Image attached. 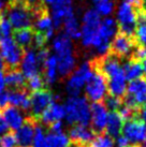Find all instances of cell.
<instances>
[{
  "label": "cell",
  "mask_w": 146,
  "mask_h": 147,
  "mask_svg": "<svg viewBox=\"0 0 146 147\" xmlns=\"http://www.w3.org/2000/svg\"><path fill=\"white\" fill-rule=\"evenodd\" d=\"M122 125L124 121L117 112H110L107 114V121L105 127L106 134L112 139H117L122 134Z\"/></svg>",
  "instance_id": "cell-24"
},
{
  "label": "cell",
  "mask_w": 146,
  "mask_h": 147,
  "mask_svg": "<svg viewBox=\"0 0 146 147\" xmlns=\"http://www.w3.org/2000/svg\"><path fill=\"white\" fill-rule=\"evenodd\" d=\"M68 147H76V146H75V145H73V144H72L71 146H70V145H69V146H68Z\"/></svg>",
  "instance_id": "cell-50"
},
{
  "label": "cell",
  "mask_w": 146,
  "mask_h": 147,
  "mask_svg": "<svg viewBox=\"0 0 146 147\" xmlns=\"http://www.w3.org/2000/svg\"><path fill=\"white\" fill-rule=\"evenodd\" d=\"M44 140H45V133L43 128L40 126H36V130H34V135H33L31 147H43V145H44Z\"/></svg>",
  "instance_id": "cell-34"
},
{
  "label": "cell",
  "mask_w": 146,
  "mask_h": 147,
  "mask_svg": "<svg viewBox=\"0 0 146 147\" xmlns=\"http://www.w3.org/2000/svg\"><path fill=\"white\" fill-rule=\"evenodd\" d=\"M9 104V91L2 90L0 91V110L5 109Z\"/></svg>",
  "instance_id": "cell-38"
},
{
  "label": "cell",
  "mask_w": 146,
  "mask_h": 147,
  "mask_svg": "<svg viewBox=\"0 0 146 147\" xmlns=\"http://www.w3.org/2000/svg\"><path fill=\"white\" fill-rule=\"evenodd\" d=\"M34 21H33V26L36 28V32L43 33L45 38L49 41V39H52L54 36V28L52 17L49 14L47 10L42 4L39 8H36L34 11Z\"/></svg>",
  "instance_id": "cell-12"
},
{
  "label": "cell",
  "mask_w": 146,
  "mask_h": 147,
  "mask_svg": "<svg viewBox=\"0 0 146 147\" xmlns=\"http://www.w3.org/2000/svg\"><path fill=\"white\" fill-rule=\"evenodd\" d=\"M36 127V119L29 117L26 118L25 123L20 129L15 131V139L17 145L20 147H31L34 135V130Z\"/></svg>",
  "instance_id": "cell-15"
},
{
  "label": "cell",
  "mask_w": 146,
  "mask_h": 147,
  "mask_svg": "<svg viewBox=\"0 0 146 147\" xmlns=\"http://www.w3.org/2000/svg\"><path fill=\"white\" fill-rule=\"evenodd\" d=\"M137 45L134 37H128L124 33L117 32L110 44V53L119 59L130 58Z\"/></svg>",
  "instance_id": "cell-8"
},
{
  "label": "cell",
  "mask_w": 146,
  "mask_h": 147,
  "mask_svg": "<svg viewBox=\"0 0 146 147\" xmlns=\"http://www.w3.org/2000/svg\"><path fill=\"white\" fill-rule=\"evenodd\" d=\"M27 85H28V88L32 92L34 91H38V90L43 89V86H44V80L41 76L40 74H36L34 76H31V78H28V82H27Z\"/></svg>",
  "instance_id": "cell-32"
},
{
  "label": "cell",
  "mask_w": 146,
  "mask_h": 147,
  "mask_svg": "<svg viewBox=\"0 0 146 147\" xmlns=\"http://www.w3.org/2000/svg\"><path fill=\"white\" fill-rule=\"evenodd\" d=\"M12 33V27L7 20V17L0 16V40L4 38H10Z\"/></svg>",
  "instance_id": "cell-35"
},
{
  "label": "cell",
  "mask_w": 146,
  "mask_h": 147,
  "mask_svg": "<svg viewBox=\"0 0 146 147\" xmlns=\"http://www.w3.org/2000/svg\"><path fill=\"white\" fill-rule=\"evenodd\" d=\"M116 145H117V147H127L129 145V142L127 141V139L124 135L120 134L116 139Z\"/></svg>",
  "instance_id": "cell-41"
},
{
  "label": "cell",
  "mask_w": 146,
  "mask_h": 147,
  "mask_svg": "<svg viewBox=\"0 0 146 147\" xmlns=\"http://www.w3.org/2000/svg\"><path fill=\"white\" fill-rule=\"evenodd\" d=\"M96 5V11L99 15H103V16H109L112 14V12L114 11V7H115V3L112 0H109V1H100V2H97L95 3Z\"/></svg>",
  "instance_id": "cell-31"
},
{
  "label": "cell",
  "mask_w": 146,
  "mask_h": 147,
  "mask_svg": "<svg viewBox=\"0 0 146 147\" xmlns=\"http://www.w3.org/2000/svg\"><path fill=\"white\" fill-rule=\"evenodd\" d=\"M141 12L146 13V0H141V3H140V9H139Z\"/></svg>",
  "instance_id": "cell-46"
},
{
  "label": "cell",
  "mask_w": 146,
  "mask_h": 147,
  "mask_svg": "<svg viewBox=\"0 0 146 147\" xmlns=\"http://www.w3.org/2000/svg\"><path fill=\"white\" fill-rule=\"evenodd\" d=\"M4 83L11 89H23L25 88L26 78L17 68L8 69L4 72Z\"/></svg>",
  "instance_id": "cell-23"
},
{
  "label": "cell",
  "mask_w": 146,
  "mask_h": 147,
  "mask_svg": "<svg viewBox=\"0 0 146 147\" xmlns=\"http://www.w3.org/2000/svg\"><path fill=\"white\" fill-rule=\"evenodd\" d=\"M43 2H45V3H49V4H52L53 0H43Z\"/></svg>",
  "instance_id": "cell-48"
},
{
  "label": "cell",
  "mask_w": 146,
  "mask_h": 147,
  "mask_svg": "<svg viewBox=\"0 0 146 147\" xmlns=\"http://www.w3.org/2000/svg\"><path fill=\"white\" fill-rule=\"evenodd\" d=\"M101 24V17L97 13L95 9H90L86 11L83 16V25L81 31L82 43L85 47H90L93 45V42L97 36L99 26Z\"/></svg>",
  "instance_id": "cell-5"
},
{
  "label": "cell",
  "mask_w": 146,
  "mask_h": 147,
  "mask_svg": "<svg viewBox=\"0 0 146 147\" xmlns=\"http://www.w3.org/2000/svg\"><path fill=\"white\" fill-rule=\"evenodd\" d=\"M144 142H145V147H146V138H145V140H144Z\"/></svg>",
  "instance_id": "cell-53"
},
{
  "label": "cell",
  "mask_w": 146,
  "mask_h": 147,
  "mask_svg": "<svg viewBox=\"0 0 146 147\" xmlns=\"http://www.w3.org/2000/svg\"><path fill=\"white\" fill-rule=\"evenodd\" d=\"M104 105L107 110H110L111 112H117L119 110V107L122 106V99H118L116 97H113V96H105L104 98Z\"/></svg>",
  "instance_id": "cell-33"
},
{
  "label": "cell",
  "mask_w": 146,
  "mask_h": 147,
  "mask_svg": "<svg viewBox=\"0 0 146 147\" xmlns=\"http://www.w3.org/2000/svg\"><path fill=\"white\" fill-rule=\"evenodd\" d=\"M2 116H3L4 121H5L9 129L14 131L20 129V127L23 126V123H25V120H26L24 113L20 109H16V107L11 105L3 109Z\"/></svg>",
  "instance_id": "cell-17"
},
{
  "label": "cell",
  "mask_w": 146,
  "mask_h": 147,
  "mask_svg": "<svg viewBox=\"0 0 146 147\" xmlns=\"http://www.w3.org/2000/svg\"><path fill=\"white\" fill-rule=\"evenodd\" d=\"M122 133L129 143H132V145H140L146 138V127L138 116L125 121L122 125Z\"/></svg>",
  "instance_id": "cell-9"
},
{
  "label": "cell",
  "mask_w": 146,
  "mask_h": 147,
  "mask_svg": "<svg viewBox=\"0 0 146 147\" xmlns=\"http://www.w3.org/2000/svg\"><path fill=\"white\" fill-rule=\"evenodd\" d=\"M43 74H44V82L49 85H53L57 81L58 71H57V59L55 55H49L43 63Z\"/></svg>",
  "instance_id": "cell-25"
},
{
  "label": "cell",
  "mask_w": 146,
  "mask_h": 147,
  "mask_svg": "<svg viewBox=\"0 0 146 147\" xmlns=\"http://www.w3.org/2000/svg\"><path fill=\"white\" fill-rule=\"evenodd\" d=\"M9 5V0H0V16L2 15L5 8Z\"/></svg>",
  "instance_id": "cell-45"
},
{
  "label": "cell",
  "mask_w": 146,
  "mask_h": 147,
  "mask_svg": "<svg viewBox=\"0 0 146 147\" xmlns=\"http://www.w3.org/2000/svg\"><path fill=\"white\" fill-rule=\"evenodd\" d=\"M64 118H65V107L62 104L55 102V101L51 103L47 106V109L39 117V119H41V121L47 126L52 125L55 121H59Z\"/></svg>",
  "instance_id": "cell-18"
},
{
  "label": "cell",
  "mask_w": 146,
  "mask_h": 147,
  "mask_svg": "<svg viewBox=\"0 0 146 147\" xmlns=\"http://www.w3.org/2000/svg\"><path fill=\"white\" fill-rule=\"evenodd\" d=\"M107 114H109L107 109L102 101L93 102L90 105V123H91V130L95 135L104 133L107 121Z\"/></svg>",
  "instance_id": "cell-11"
},
{
  "label": "cell",
  "mask_w": 146,
  "mask_h": 147,
  "mask_svg": "<svg viewBox=\"0 0 146 147\" xmlns=\"http://www.w3.org/2000/svg\"><path fill=\"white\" fill-rule=\"evenodd\" d=\"M0 147H1V136H0Z\"/></svg>",
  "instance_id": "cell-51"
},
{
  "label": "cell",
  "mask_w": 146,
  "mask_h": 147,
  "mask_svg": "<svg viewBox=\"0 0 146 147\" xmlns=\"http://www.w3.org/2000/svg\"><path fill=\"white\" fill-rule=\"evenodd\" d=\"M140 147H142V146H140Z\"/></svg>",
  "instance_id": "cell-54"
},
{
  "label": "cell",
  "mask_w": 146,
  "mask_h": 147,
  "mask_svg": "<svg viewBox=\"0 0 146 147\" xmlns=\"http://www.w3.org/2000/svg\"><path fill=\"white\" fill-rule=\"evenodd\" d=\"M65 107V118L69 125L88 127L90 123V105L85 97H69Z\"/></svg>",
  "instance_id": "cell-1"
},
{
  "label": "cell",
  "mask_w": 146,
  "mask_h": 147,
  "mask_svg": "<svg viewBox=\"0 0 146 147\" xmlns=\"http://www.w3.org/2000/svg\"><path fill=\"white\" fill-rule=\"evenodd\" d=\"M0 57L2 58L5 67L9 69H15L20 63L24 52L10 37L0 40Z\"/></svg>",
  "instance_id": "cell-7"
},
{
  "label": "cell",
  "mask_w": 146,
  "mask_h": 147,
  "mask_svg": "<svg viewBox=\"0 0 146 147\" xmlns=\"http://www.w3.org/2000/svg\"><path fill=\"white\" fill-rule=\"evenodd\" d=\"M9 128L7 126V123L4 121V118L3 116H2V113L0 112V135L1 134H5L7 132H8Z\"/></svg>",
  "instance_id": "cell-40"
},
{
  "label": "cell",
  "mask_w": 146,
  "mask_h": 147,
  "mask_svg": "<svg viewBox=\"0 0 146 147\" xmlns=\"http://www.w3.org/2000/svg\"><path fill=\"white\" fill-rule=\"evenodd\" d=\"M62 127H64V123L61 120L59 121H55L52 125H49V128H51V132L53 133H59V132H62Z\"/></svg>",
  "instance_id": "cell-39"
},
{
  "label": "cell",
  "mask_w": 146,
  "mask_h": 147,
  "mask_svg": "<svg viewBox=\"0 0 146 147\" xmlns=\"http://www.w3.org/2000/svg\"><path fill=\"white\" fill-rule=\"evenodd\" d=\"M62 25H64L65 34L69 39H78V38L81 37L78 22H77L74 13H72V14H70V15H68V16L66 17Z\"/></svg>",
  "instance_id": "cell-29"
},
{
  "label": "cell",
  "mask_w": 146,
  "mask_h": 147,
  "mask_svg": "<svg viewBox=\"0 0 146 147\" xmlns=\"http://www.w3.org/2000/svg\"><path fill=\"white\" fill-rule=\"evenodd\" d=\"M69 145V136L64 132H59V133L49 132L47 134H45L43 147H68Z\"/></svg>",
  "instance_id": "cell-27"
},
{
  "label": "cell",
  "mask_w": 146,
  "mask_h": 147,
  "mask_svg": "<svg viewBox=\"0 0 146 147\" xmlns=\"http://www.w3.org/2000/svg\"><path fill=\"white\" fill-rule=\"evenodd\" d=\"M9 104L20 111H29L30 109V96L28 91L23 89H11L9 91Z\"/></svg>",
  "instance_id": "cell-19"
},
{
  "label": "cell",
  "mask_w": 146,
  "mask_h": 147,
  "mask_svg": "<svg viewBox=\"0 0 146 147\" xmlns=\"http://www.w3.org/2000/svg\"><path fill=\"white\" fill-rule=\"evenodd\" d=\"M87 147H114V141L106 133L96 135Z\"/></svg>",
  "instance_id": "cell-30"
},
{
  "label": "cell",
  "mask_w": 146,
  "mask_h": 147,
  "mask_svg": "<svg viewBox=\"0 0 146 147\" xmlns=\"http://www.w3.org/2000/svg\"><path fill=\"white\" fill-rule=\"evenodd\" d=\"M12 1H15V0H9V2H12Z\"/></svg>",
  "instance_id": "cell-52"
},
{
  "label": "cell",
  "mask_w": 146,
  "mask_h": 147,
  "mask_svg": "<svg viewBox=\"0 0 146 147\" xmlns=\"http://www.w3.org/2000/svg\"><path fill=\"white\" fill-rule=\"evenodd\" d=\"M122 69L126 78V81H129V82L142 78L143 75L142 62L132 57L127 58V60L122 65Z\"/></svg>",
  "instance_id": "cell-21"
},
{
  "label": "cell",
  "mask_w": 146,
  "mask_h": 147,
  "mask_svg": "<svg viewBox=\"0 0 146 147\" xmlns=\"http://www.w3.org/2000/svg\"><path fill=\"white\" fill-rule=\"evenodd\" d=\"M33 30L31 28L18 29L13 33V41L15 42L20 49H28L32 44L33 41Z\"/></svg>",
  "instance_id": "cell-28"
},
{
  "label": "cell",
  "mask_w": 146,
  "mask_h": 147,
  "mask_svg": "<svg viewBox=\"0 0 146 147\" xmlns=\"http://www.w3.org/2000/svg\"><path fill=\"white\" fill-rule=\"evenodd\" d=\"M142 68H143V74H145L146 76V59H144V60H142Z\"/></svg>",
  "instance_id": "cell-47"
},
{
  "label": "cell",
  "mask_w": 146,
  "mask_h": 147,
  "mask_svg": "<svg viewBox=\"0 0 146 147\" xmlns=\"http://www.w3.org/2000/svg\"><path fill=\"white\" fill-rule=\"evenodd\" d=\"M7 14V20L11 27L15 30L30 28L33 25L34 13L32 9L25 2V0H15L9 2Z\"/></svg>",
  "instance_id": "cell-2"
},
{
  "label": "cell",
  "mask_w": 146,
  "mask_h": 147,
  "mask_svg": "<svg viewBox=\"0 0 146 147\" xmlns=\"http://www.w3.org/2000/svg\"><path fill=\"white\" fill-rule=\"evenodd\" d=\"M126 3H129L131 4L132 7L134 8H137L139 10L140 9V3H141V0H124Z\"/></svg>",
  "instance_id": "cell-44"
},
{
  "label": "cell",
  "mask_w": 146,
  "mask_h": 147,
  "mask_svg": "<svg viewBox=\"0 0 146 147\" xmlns=\"http://www.w3.org/2000/svg\"><path fill=\"white\" fill-rule=\"evenodd\" d=\"M52 22L54 28H60L65 18L73 13L72 0H53L52 2Z\"/></svg>",
  "instance_id": "cell-13"
},
{
  "label": "cell",
  "mask_w": 146,
  "mask_h": 147,
  "mask_svg": "<svg viewBox=\"0 0 146 147\" xmlns=\"http://www.w3.org/2000/svg\"><path fill=\"white\" fill-rule=\"evenodd\" d=\"M17 142L14 133L7 132L1 138V147H16Z\"/></svg>",
  "instance_id": "cell-36"
},
{
  "label": "cell",
  "mask_w": 146,
  "mask_h": 147,
  "mask_svg": "<svg viewBox=\"0 0 146 147\" xmlns=\"http://www.w3.org/2000/svg\"><path fill=\"white\" fill-rule=\"evenodd\" d=\"M20 72L24 74L25 78H31L36 74H39L40 63L36 57V52L34 49H28L23 54V57L20 60Z\"/></svg>",
  "instance_id": "cell-16"
},
{
  "label": "cell",
  "mask_w": 146,
  "mask_h": 147,
  "mask_svg": "<svg viewBox=\"0 0 146 147\" xmlns=\"http://www.w3.org/2000/svg\"><path fill=\"white\" fill-rule=\"evenodd\" d=\"M93 73V69L90 61L82 63L75 71H73L68 83H67V91L70 97H77L81 92L82 88L89 81Z\"/></svg>",
  "instance_id": "cell-4"
},
{
  "label": "cell",
  "mask_w": 146,
  "mask_h": 147,
  "mask_svg": "<svg viewBox=\"0 0 146 147\" xmlns=\"http://www.w3.org/2000/svg\"><path fill=\"white\" fill-rule=\"evenodd\" d=\"M126 78L124 75V72L115 75L113 78L107 80V90L110 96L116 97L118 99H122V97L126 94Z\"/></svg>",
  "instance_id": "cell-20"
},
{
  "label": "cell",
  "mask_w": 146,
  "mask_h": 147,
  "mask_svg": "<svg viewBox=\"0 0 146 147\" xmlns=\"http://www.w3.org/2000/svg\"><path fill=\"white\" fill-rule=\"evenodd\" d=\"M139 118L142 120L146 127V105L142 106L139 111Z\"/></svg>",
  "instance_id": "cell-42"
},
{
  "label": "cell",
  "mask_w": 146,
  "mask_h": 147,
  "mask_svg": "<svg viewBox=\"0 0 146 147\" xmlns=\"http://www.w3.org/2000/svg\"><path fill=\"white\" fill-rule=\"evenodd\" d=\"M138 9L126 2L119 5L117 11V28L119 32L128 37H134L138 26Z\"/></svg>",
  "instance_id": "cell-3"
},
{
  "label": "cell",
  "mask_w": 146,
  "mask_h": 147,
  "mask_svg": "<svg viewBox=\"0 0 146 147\" xmlns=\"http://www.w3.org/2000/svg\"><path fill=\"white\" fill-rule=\"evenodd\" d=\"M56 57V56H55ZM57 59V71L58 74H60V76L66 78L74 71L75 68V58L71 55L62 56V57H56Z\"/></svg>",
  "instance_id": "cell-26"
},
{
  "label": "cell",
  "mask_w": 146,
  "mask_h": 147,
  "mask_svg": "<svg viewBox=\"0 0 146 147\" xmlns=\"http://www.w3.org/2000/svg\"><path fill=\"white\" fill-rule=\"evenodd\" d=\"M141 145H128L127 147H140Z\"/></svg>",
  "instance_id": "cell-49"
},
{
  "label": "cell",
  "mask_w": 146,
  "mask_h": 147,
  "mask_svg": "<svg viewBox=\"0 0 146 147\" xmlns=\"http://www.w3.org/2000/svg\"><path fill=\"white\" fill-rule=\"evenodd\" d=\"M53 101V94L47 89H41L32 92V94L30 96V109H29L31 112V117L34 119H39L41 114Z\"/></svg>",
  "instance_id": "cell-10"
},
{
  "label": "cell",
  "mask_w": 146,
  "mask_h": 147,
  "mask_svg": "<svg viewBox=\"0 0 146 147\" xmlns=\"http://www.w3.org/2000/svg\"><path fill=\"white\" fill-rule=\"evenodd\" d=\"M95 133L91 129L85 126L74 125L69 131L70 142L76 147H87L95 139Z\"/></svg>",
  "instance_id": "cell-14"
},
{
  "label": "cell",
  "mask_w": 146,
  "mask_h": 147,
  "mask_svg": "<svg viewBox=\"0 0 146 147\" xmlns=\"http://www.w3.org/2000/svg\"><path fill=\"white\" fill-rule=\"evenodd\" d=\"M107 91V81L99 71H95L85 85L86 99L93 102H101Z\"/></svg>",
  "instance_id": "cell-6"
},
{
  "label": "cell",
  "mask_w": 146,
  "mask_h": 147,
  "mask_svg": "<svg viewBox=\"0 0 146 147\" xmlns=\"http://www.w3.org/2000/svg\"><path fill=\"white\" fill-rule=\"evenodd\" d=\"M47 42V39L45 38V36L43 33H40V32H36L33 34V41H32V44L38 47V49H44V45L45 43Z\"/></svg>",
  "instance_id": "cell-37"
},
{
  "label": "cell",
  "mask_w": 146,
  "mask_h": 147,
  "mask_svg": "<svg viewBox=\"0 0 146 147\" xmlns=\"http://www.w3.org/2000/svg\"><path fill=\"white\" fill-rule=\"evenodd\" d=\"M53 49L56 57H62L73 54L71 39H69L65 33L58 34L53 40Z\"/></svg>",
  "instance_id": "cell-22"
},
{
  "label": "cell",
  "mask_w": 146,
  "mask_h": 147,
  "mask_svg": "<svg viewBox=\"0 0 146 147\" xmlns=\"http://www.w3.org/2000/svg\"><path fill=\"white\" fill-rule=\"evenodd\" d=\"M5 88V83H4V71L0 70V91L4 90Z\"/></svg>",
  "instance_id": "cell-43"
}]
</instances>
